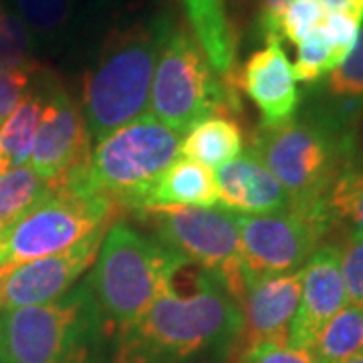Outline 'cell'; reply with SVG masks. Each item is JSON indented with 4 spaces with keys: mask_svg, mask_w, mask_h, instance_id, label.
Here are the masks:
<instances>
[{
    "mask_svg": "<svg viewBox=\"0 0 363 363\" xmlns=\"http://www.w3.org/2000/svg\"><path fill=\"white\" fill-rule=\"evenodd\" d=\"M216 204H218V188L212 169L184 157V160H176L157 178L145 198L143 208L216 206Z\"/></svg>",
    "mask_w": 363,
    "mask_h": 363,
    "instance_id": "ac0fdd59",
    "label": "cell"
},
{
    "mask_svg": "<svg viewBox=\"0 0 363 363\" xmlns=\"http://www.w3.org/2000/svg\"><path fill=\"white\" fill-rule=\"evenodd\" d=\"M184 133L154 116H142L101 138L85 176L117 208L138 212L157 178L178 160Z\"/></svg>",
    "mask_w": 363,
    "mask_h": 363,
    "instance_id": "8992f818",
    "label": "cell"
},
{
    "mask_svg": "<svg viewBox=\"0 0 363 363\" xmlns=\"http://www.w3.org/2000/svg\"><path fill=\"white\" fill-rule=\"evenodd\" d=\"M218 204L234 214H274L291 208L285 188L250 147L214 174Z\"/></svg>",
    "mask_w": 363,
    "mask_h": 363,
    "instance_id": "2e32d148",
    "label": "cell"
},
{
    "mask_svg": "<svg viewBox=\"0 0 363 363\" xmlns=\"http://www.w3.org/2000/svg\"><path fill=\"white\" fill-rule=\"evenodd\" d=\"M245 152V133L228 113H216L196 123L182 138L180 154L206 168H220Z\"/></svg>",
    "mask_w": 363,
    "mask_h": 363,
    "instance_id": "d6986e66",
    "label": "cell"
},
{
    "mask_svg": "<svg viewBox=\"0 0 363 363\" xmlns=\"http://www.w3.org/2000/svg\"><path fill=\"white\" fill-rule=\"evenodd\" d=\"M4 9H6V6H4V2H2V0H0V13H2V11H4Z\"/></svg>",
    "mask_w": 363,
    "mask_h": 363,
    "instance_id": "f35d334b",
    "label": "cell"
},
{
    "mask_svg": "<svg viewBox=\"0 0 363 363\" xmlns=\"http://www.w3.org/2000/svg\"><path fill=\"white\" fill-rule=\"evenodd\" d=\"M267 45L255 51L238 73L233 75V83L247 93L257 105L262 128L283 125L297 116L301 93L297 75L286 57L279 39L264 40Z\"/></svg>",
    "mask_w": 363,
    "mask_h": 363,
    "instance_id": "9a60e30c",
    "label": "cell"
},
{
    "mask_svg": "<svg viewBox=\"0 0 363 363\" xmlns=\"http://www.w3.org/2000/svg\"><path fill=\"white\" fill-rule=\"evenodd\" d=\"M51 71L43 67L37 85L13 116L0 125V154L6 169L28 166V157L35 145L40 119L47 107V85Z\"/></svg>",
    "mask_w": 363,
    "mask_h": 363,
    "instance_id": "ffe728a7",
    "label": "cell"
},
{
    "mask_svg": "<svg viewBox=\"0 0 363 363\" xmlns=\"http://www.w3.org/2000/svg\"><path fill=\"white\" fill-rule=\"evenodd\" d=\"M325 13L347 14L357 23H363V0H319Z\"/></svg>",
    "mask_w": 363,
    "mask_h": 363,
    "instance_id": "836d02e7",
    "label": "cell"
},
{
    "mask_svg": "<svg viewBox=\"0 0 363 363\" xmlns=\"http://www.w3.org/2000/svg\"><path fill=\"white\" fill-rule=\"evenodd\" d=\"M138 214L178 257L216 272L238 303L245 281L234 212L222 206H150Z\"/></svg>",
    "mask_w": 363,
    "mask_h": 363,
    "instance_id": "9c48e42d",
    "label": "cell"
},
{
    "mask_svg": "<svg viewBox=\"0 0 363 363\" xmlns=\"http://www.w3.org/2000/svg\"><path fill=\"white\" fill-rule=\"evenodd\" d=\"M341 363H363V351L355 353V355H351V357H347V359H343Z\"/></svg>",
    "mask_w": 363,
    "mask_h": 363,
    "instance_id": "e575fe53",
    "label": "cell"
},
{
    "mask_svg": "<svg viewBox=\"0 0 363 363\" xmlns=\"http://www.w3.org/2000/svg\"><path fill=\"white\" fill-rule=\"evenodd\" d=\"M11 6L37 45H52L65 35L77 0H11Z\"/></svg>",
    "mask_w": 363,
    "mask_h": 363,
    "instance_id": "603a6c76",
    "label": "cell"
},
{
    "mask_svg": "<svg viewBox=\"0 0 363 363\" xmlns=\"http://www.w3.org/2000/svg\"><path fill=\"white\" fill-rule=\"evenodd\" d=\"M236 218L242 271L252 277L301 271L331 230L325 216L293 208L274 214H236Z\"/></svg>",
    "mask_w": 363,
    "mask_h": 363,
    "instance_id": "30bf717a",
    "label": "cell"
},
{
    "mask_svg": "<svg viewBox=\"0 0 363 363\" xmlns=\"http://www.w3.org/2000/svg\"><path fill=\"white\" fill-rule=\"evenodd\" d=\"M85 169L65 184L52 186L49 194L0 236V267L13 269L65 252L91 234L107 230L119 208L91 186Z\"/></svg>",
    "mask_w": 363,
    "mask_h": 363,
    "instance_id": "5b68a950",
    "label": "cell"
},
{
    "mask_svg": "<svg viewBox=\"0 0 363 363\" xmlns=\"http://www.w3.org/2000/svg\"><path fill=\"white\" fill-rule=\"evenodd\" d=\"M359 26L362 23H357L355 18H351L347 14H337V13H327L325 14L321 28L327 35V39L331 43L335 57H337L339 65L341 61L350 55V51L355 45L357 39V33H359Z\"/></svg>",
    "mask_w": 363,
    "mask_h": 363,
    "instance_id": "1f68e13d",
    "label": "cell"
},
{
    "mask_svg": "<svg viewBox=\"0 0 363 363\" xmlns=\"http://www.w3.org/2000/svg\"><path fill=\"white\" fill-rule=\"evenodd\" d=\"M359 351H363V305L350 303L325 323L309 353L317 363H341Z\"/></svg>",
    "mask_w": 363,
    "mask_h": 363,
    "instance_id": "44dd1931",
    "label": "cell"
},
{
    "mask_svg": "<svg viewBox=\"0 0 363 363\" xmlns=\"http://www.w3.org/2000/svg\"><path fill=\"white\" fill-rule=\"evenodd\" d=\"M182 262L157 238L143 236L125 222H113L85 281L104 323L117 331L133 323L164 293Z\"/></svg>",
    "mask_w": 363,
    "mask_h": 363,
    "instance_id": "277c9868",
    "label": "cell"
},
{
    "mask_svg": "<svg viewBox=\"0 0 363 363\" xmlns=\"http://www.w3.org/2000/svg\"><path fill=\"white\" fill-rule=\"evenodd\" d=\"M337 247L347 303L363 305V238L343 234Z\"/></svg>",
    "mask_w": 363,
    "mask_h": 363,
    "instance_id": "f546056e",
    "label": "cell"
},
{
    "mask_svg": "<svg viewBox=\"0 0 363 363\" xmlns=\"http://www.w3.org/2000/svg\"><path fill=\"white\" fill-rule=\"evenodd\" d=\"M327 210L333 226H341L343 234L363 238V168H347L335 182Z\"/></svg>",
    "mask_w": 363,
    "mask_h": 363,
    "instance_id": "cb8c5ba5",
    "label": "cell"
},
{
    "mask_svg": "<svg viewBox=\"0 0 363 363\" xmlns=\"http://www.w3.org/2000/svg\"><path fill=\"white\" fill-rule=\"evenodd\" d=\"M9 271H11V269L0 267V301H2V286H4V279H6V272Z\"/></svg>",
    "mask_w": 363,
    "mask_h": 363,
    "instance_id": "d590c367",
    "label": "cell"
},
{
    "mask_svg": "<svg viewBox=\"0 0 363 363\" xmlns=\"http://www.w3.org/2000/svg\"><path fill=\"white\" fill-rule=\"evenodd\" d=\"M6 172V166H4V160H2V154H0V174Z\"/></svg>",
    "mask_w": 363,
    "mask_h": 363,
    "instance_id": "74e56055",
    "label": "cell"
},
{
    "mask_svg": "<svg viewBox=\"0 0 363 363\" xmlns=\"http://www.w3.org/2000/svg\"><path fill=\"white\" fill-rule=\"evenodd\" d=\"M210 65L220 77L233 81L236 73V33L228 16L226 0H182Z\"/></svg>",
    "mask_w": 363,
    "mask_h": 363,
    "instance_id": "e0dca14e",
    "label": "cell"
},
{
    "mask_svg": "<svg viewBox=\"0 0 363 363\" xmlns=\"http://www.w3.org/2000/svg\"><path fill=\"white\" fill-rule=\"evenodd\" d=\"M245 289L238 298L242 311L240 350L257 343H286L301 298V271L252 277L242 271Z\"/></svg>",
    "mask_w": 363,
    "mask_h": 363,
    "instance_id": "5bb4252c",
    "label": "cell"
},
{
    "mask_svg": "<svg viewBox=\"0 0 363 363\" xmlns=\"http://www.w3.org/2000/svg\"><path fill=\"white\" fill-rule=\"evenodd\" d=\"M337 65L339 61L335 57V51H333L321 25L297 45V63L293 67L297 81L317 83L319 79L329 75Z\"/></svg>",
    "mask_w": 363,
    "mask_h": 363,
    "instance_id": "484cf974",
    "label": "cell"
},
{
    "mask_svg": "<svg viewBox=\"0 0 363 363\" xmlns=\"http://www.w3.org/2000/svg\"><path fill=\"white\" fill-rule=\"evenodd\" d=\"M0 363H6V357H4V345H2V321H0Z\"/></svg>",
    "mask_w": 363,
    "mask_h": 363,
    "instance_id": "8d00e7d4",
    "label": "cell"
},
{
    "mask_svg": "<svg viewBox=\"0 0 363 363\" xmlns=\"http://www.w3.org/2000/svg\"><path fill=\"white\" fill-rule=\"evenodd\" d=\"M43 65L35 69L0 71V125L13 116L16 107L35 89Z\"/></svg>",
    "mask_w": 363,
    "mask_h": 363,
    "instance_id": "f1b7e54d",
    "label": "cell"
},
{
    "mask_svg": "<svg viewBox=\"0 0 363 363\" xmlns=\"http://www.w3.org/2000/svg\"><path fill=\"white\" fill-rule=\"evenodd\" d=\"M52 186L30 166L6 169L0 174V236L21 220Z\"/></svg>",
    "mask_w": 363,
    "mask_h": 363,
    "instance_id": "7402d4cb",
    "label": "cell"
},
{
    "mask_svg": "<svg viewBox=\"0 0 363 363\" xmlns=\"http://www.w3.org/2000/svg\"><path fill=\"white\" fill-rule=\"evenodd\" d=\"M345 305L347 291L339 264V247H317L301 269V298L286 343L309 351L325 323Z\"/></svg>",
    "mask_w": 363,
    "mask_h": 363,
    "instance_id": "4fadbf2b",
    "label": "cell"
},
{
    "mask_svg": "<svg viewBox=\"0 0 363 363\" xmlns=\"http://www.w3.org/2000/svg\"><path fill=\"white\" fill-rule=\"evenodd\" d=\"M362 109L363 104L331 99L283 125H260L252 150L285 188L293 210L331 222L327 200L339 176L350 168Z\"/></svg>",
    "mask_w": 363,
    "mask_h": 363,
    "instance_id": "7a4b0ae2",
    "label": "cell"
},
{
    "mask_svg": "<svg viewBox=\"0 0 363 363\" xmlns=\"http://www.w3.org/2000/svg\"><path fill=\"white\" fill-rule=\"evenodd\" d=\"M293 0H259L257 9V30L264 40L279 39V18ZM283 43V40H281Z\"/></svg>",
    "mask_w": 363,
    "mask_h": 363,
    "instance_id": "d6a6232c",
    "label": "cell"
},
{
    "mask_svg": "<svg viewBox=\"0 0 363 363\" xmlns=\"http://www.w3.org/2000/svg\"><path fill=\"white\" fill-rule=\"evenodd\" d=\"M35 51L37 43L25 23L11 9H4L0 13V71L39 67Z\"/></svg>",
    "mask_w": 363,
    "mask_h": 363,
    "instance_id": "d4e9b609",
    "label": "cell"
},
{
    "mask_svg": "<svg viewBox=\"0 0 363 363\" xmlns=\"http://www.w3.org/2000/svg\"><path fill=\"white\" fill-rule=\"evenodd\" d=\"M325 14L319 0H293L279 18V37L298 45L323 23Z\"/></svg>",
    "mask_w": 363,
    "mask_h": 363,
    "instance_id": "83f0119b",
    "label": "cell"
},
{
    "mask_svg": "<svg viewBox=\"0 0 363 363\" xmlns=\"http://www.w3.org/2000/svg\"><path fill=\"white\" fill-rule=\"evenodd\" d=\"M240 107L233 81L220 77L192 33L168 26L157 55L150 116L186 133L206 117Z\"/></svg>",
    "mask_w": 363,
    "mask_h": 363,
    "instance_id": "52a82bcc",
    "label": "cell"
},
{
    "mask_svg": "<svg viewBox=\"0 0 363 363\" xmlns=\"http://www.w3.org/2000/svg\"><path fill=\"white\" fill-rule=\"evenodd\" d=\"M168 30L164 21L117 26L105 37L83 77L81 111L91 140L145 116L157 55Z\"/></svg>",
    "mask_w": 363,
    "mask_h": 363,
    "instance_id": "3957f363",
    "label": "cell"
},
{
    "mask_svg": "<svg viewBox=\"0 0 363 363\" xmlns=\"http://www.w3.org/2000/svg\"><path fill=\"white\" fill-rule=\"evenodd\" d=\"M327 95L337 101L363 104V23L350 55L327 75Z\"/></svg>",
    "mask_w": 363,
    "mask_h": 363,
    "instance_id": "4316f807",
    "label": "cell"
},
{
    "mask_svg": "<svg viewBox=\"0 0 363 363\" xmlns=\"http://www.w3.org/2000/svg\"><path fill=\"white\" fill-rule=\"evenodd\" d=\"M91 135L79 104L49 75L47 107L40 119L28 166L51 186H59L87 168Z\"/></svg>",
    "mask_w": 363,
    "mask_h": 363,
    "instance_id": "8fae6325",
    "label": "cell"
},
{
    "mask_svg": "<svg viewBox=\"0 0 363 363\" xmlns=\"http://www.w3.org/2000/svg\"><path fill=\"white\" fill-rule=\"evenodd\" d=\"M6 363H87L104 323L87 283L61 298L0 315Z\"/></svg>",
    "mask_w": 363,
    "mask_h": 363,
    "instance_id": "ba28073f",
    "label": "cell"
},
{
    "mask_svg": "<svg viewBox=\"0 0 363 363\" xmlns=\"http://www.w3.org/2000/svg\"><path fill=\"white\" fill-rule=\"evenodd\" d=\"M236 363H317L309 351L291 347L289 343H257L240 350Z\"/></svg>",
    "mask_w": 363,
    "mask_h": 363,
    "instance_id": "4dcf8cb0",
    "label": "cell"
},
{
    "mask_svg": "<svg viewBox=\"0 0 363 363\" xmlns=\"http://www.w3.org/2000/svg\"><path fill=\"white\" fill-rule=\"evenodd\" d=\"M104 234L105 230L91 234L65 252L13 267L4 279L0 309L11 311L18 307L45 305L67 295L81 274L95 262Z\"/></svg>",
    "mask_w": 363,
    "mask_h": 363,
    "instance_id": "7c38bea8",
    "label": "cell"
},
{
    "mask_svg": "<svg viewBox=\"0 0 363 363\" xmlns=\"http://www.w3.org/2000/svg\"><path fill=\"white\" fill-rule=\"evenodd\" d=\"M242 335V311L216 272L184 260L164 293L117 331V363H186L226 351Z\"/></svg>",
    "mask_w": 363,
    "mask_h": 363,
    "instance_id": "6da1fadb",
    "label": "cell"
}]
</instances>
